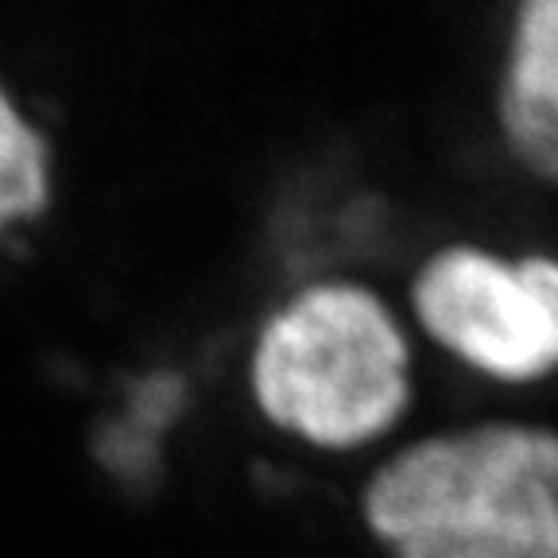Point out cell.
Here are the masks:
<instances>
[{
	"mask_svg": "<svg viewBox=\"0 0 558 558\" xmlns=\"http://www.w3.org/2000/svg\"><path fill=\"white\" fill-rule=\"evenodd\" d=\"M361 520L388 558H558V430L488 418L384 458Z\"/></svg>",
	"mask_w": 558,
	"mask_h": 558,
	"instance_id": "obj_1",
	"label": "cell"
},
{
	"mask_svg": "<svg viewBox=\"0 0 558 558\" xmlns=\"http://www.w3.org/2000/svg\"><path fill=\"white\" fill-rule=\"evenodd\" d=\"M411 392V338L400 314L357 279L295 288L248 349V396L260 418L323 453H353L392 435Z\"/></svg>",
	"mask_w": 558,
	"mask_h": 558,
	"instance_id": "obj_2",
	"label": "cell"
},
{
	"mask_svg": "<svg viewBox=\"0 0 558 558\" xmlns=\"http://www.w3.org/2000/svg\"><path fill=\"white\" fill-rule=\"evenodd\" d=\"M411 314L438 349L488 380L558 373V256L446 244L411 279Z\"/></svg>",
	"mask_w": 558,
	"mask_h": 558,
	"instance_id": "obj_3",
	"label": "cell"
},
{
	"mask_svg": "<svg viewBox=\"0 0 558 558\" xmlns=\"http://www.w3.org/2000/svg\"><path fill=\"white\" fill-rule=\"evenodd\" d=\"M497 109L520 163L558 183V0H515Z\"/></svg>",
	"mask_w": 558,
	"mask_h": 558,
	"instance_id": "obj_4",
	"label": "cell"
},
{
	"mask_svg": "<svg viewBox=\"0 0 558 558\" xmlns=\"http://www.w3.org/2000/svg\"><path fill=\"white\" fill-rule=\"evenodd\" d=\"M51 194V156L47 140L20 113L12 94L0 86V233L32 218Z\"/></svg>",
	"mask_w": 558,
	"mask_h": 558,
	"instance_id": "obj_5",
	"label": "cell"
},
{
	"mask_svg": "<svg viewBox=\"0 0 558 558\" xmlns=\"http://www.w3.org/2000/svg\"><path fill=\"white\" fill-rule=\"evenodd\" d=\"M174 411H179V388L163 380L144 384L136 396H132L129 411L109 423L105 430L101 453L105 462L113 465L121 477H136V473H148L151 462H159V442H163L167 427H171Z\"/></svg>",
	"mask_w": 558,
	"mask_h": 558,
	"instance_id": "obj_6",
	"label": "cell"
}]
</instances>
